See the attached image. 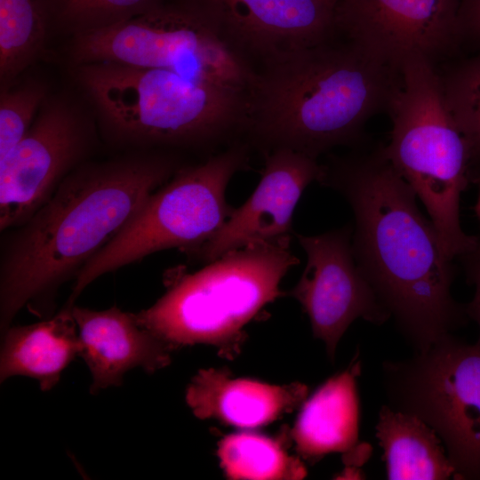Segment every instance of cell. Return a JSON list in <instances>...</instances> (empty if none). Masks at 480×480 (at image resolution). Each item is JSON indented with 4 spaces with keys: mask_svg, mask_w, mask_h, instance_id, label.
<instances>
[{
    "mask_svg": "<svg viewBox=\"0 0 480 480\" xmlns=\"http://www.w3.org/2000/svg\"><path fill=\"white\" fill-rule=\"evenodd\" d=\"M321 1L324 2V4L330 5L331 7H332L334 9V6H335L338 0H321Z\"/></svg>",
    "mask_w": 480,
    "mask_h": 480,
    "instance_id": "obj_28",
    "label": "cell"
},
{
    "mask_svg": "<svg viewBox=\"0 0 480 480\" xmlns=\"http://www.w3.org/2000/svg\"><path fill=\"white\" fill-rule=\"evenodd\" d=\"M102 143L79 91L51 92L25 136L0 160V232L27 221Z\"/></svg>",
    "mask_w": 480,
    "mask_h": 480,
    "instance_id": "obj_10",
    "label": "cell"
},
{
    "mask_svg": "<svg viewBox=\"0 0 480 480\" xmlns=\"http://www.w3.org/2000/svg\"><path fill=\"white\" fill-rule=\"evenodd\" d=\"M388 405L440 437L454 479L480 480V344L448 334L428 349L382 364Z\"/></svg>",
    "mask_w": 480,
    "mask_h": 480,
    "instance_id": "obj_9",
    "label": "cell"
},
{
    "mask_svg": "<svg viewBox=\"0 0 480 480\" xmlns=\"http://www.w3.org/2000/svg\"><path fill=\"white\" fill-rule=\"evenodd\" d=\"M307 264L290 292L308 315L315 338L328 356L357 318L380 325L391 317L359 269L352 248V228L315 236L297 235Z\"/></svg>",
    "mask_w": 480,
    "mask_h": 480,
    "instance_id": "obj_11",
    "label": "cell"
},
{
    "mask_svg": "<svg viewBox=\"0 0 480 480\" xmlns=\"http://www.w3.org/2000/svg\"><path fill=\"white\" fill-rule=\"evenodd\" d=\"M322 165L318 182L340 192L352 209L356 264L414 352L461 327L469 318L452 295L453 260L382 148Z\"/></svg>",
    "mask_w": 480,
    "mask_h": 480,
    "instance_id": "obj_1",
    "label": "cell"
},
{
    "mask_svg": "<svg viewBox=\"0 0 480 480\" xmlns=\"http://www.w3.org/2000/svg\"><path fill=\"white\" fill-rule=\"evenodd\" d=\"M298 263L289 242L250 245L179 277L152 306L134 314L172 349L232 347L243 328L283 295L280 283Z\"/></svg>",
    "mask_w": 480,
    "mask_h": 480,
    "instance_id": "obj_6",
    "label": "cell"
},
{
    "mask_svg": "<svg viewBox=\"0 0 480 480\" xmlns=\"http://www.w3.org/2000/svg\"><path fill=\"white\" fill-rule=\"evenodd\" d=\"M252 148L240 140L182 165L155 190L129 222L77 273L65 305L72 307L100 276L155 252L203 244L234 211L226 198L233 176L249 167Z\"/></svg>",
    "mask_w": 480,
    "mask_h": 480,
    "instance_id": "obj_7",
    "label": "cell"
},
{
    "mask_svg": "<svg viewBox=\"0 0 480 480\" xmlns=\"http://www.w3.org/2000/svg\"><path fill=\"white\" fill-rule=\"evenodd\" d=\"M217 455L230 479H299L306 475L300 461L277 441L255 433L226 436L218 444Z\"/></svg>",
    "mask_w": 480,
    "mask_h": 480,
    "instance_id": "obj_21",
    "label": "cell"
},
{
    "mask_svg": "<svg viewBox=\"0 0 480 480\" xmlns=\"http://www.w3.org/2000/svg\"><path fill=\"white\" fill-rule=\"evenodd\" d=\"M460 0H338L333 27L344 38L397 70L408 57L433 60L460 39Z\"/></svg>",
    "mask_w": 480,
    "mask_h": 480,
    "instance_id": "obj_12",
    "label": "cell"
},
{
    "mask_svg": "<svg viewBox=\"0 0 480 480\" xmlns=\"http://www.w3.org/2000/svg\"><path fill=\"white\" fill-rule=\"evenodd\" d=\"M50 22L41 0H0V84L7 87L44 54Z\"/></svg>",
    "mask_w": 480,
    "mask_h": 480,
    "instance_id": "obj_20",
    "label": "cell"
},
{
    "mask_svg": "<svg viewBox=\"0 0 480 480\" xmlns=\"http://www.w3.org/2000/svg\"><path fill=\"white\" fill-rule=\"evenodd\" d=\"M263 156L255 190L203 244L186 253L191 260L206 264L250 245L290 241L297 204L305 188L319 181L323 165L289 148Z\"/></svg>",
    "mask_w": 480,
    "mask_h": 480,
    "instance_id": "obj_14",
    "label": "cell"
},
{
    "mask_svg": "<svg viewBox=\"0 0 480 480\" xmlns=\"http://www.w3.org/2000/svg\"><path fill=\"white\" fill-rule=\"evenodd\" d=\"M164 1L41 0L51 29H56L69 37L129 20Z\"/></svg>",
    "mask_w": 480,
    "mask_h": 480,
    "instance_id": "obj_22",
    "label": "cell"
},
{
    "mask_svg": "<svg viewBox=\"0 0 480 480\" xmlns=\"http://www.w3.org/2000/svg\"><path fill=\"white\" fill-rule=\"evenodd\" d=\"M445 104L469 151L472 167L480 164V53L441 77Z\"/></svg>",
    "mask_w": 480,
    "mask_h": 480,
    "instance_id": "obj_23",
    "label": "cell"
},
{
    "mask_svg": "<svg viewBox=\"0 0 480 480\" xmlns=\"http://www.w3.org/2000/svg\"><path fill=\"white\" fill-rule=\"evenodd\" d=\"M254 74L334 32L333 8L321 0H182Z\"/></svg>",
    "mask_w": 480,
    "mask_h": 480,
    "instance_id": "obj_13",
    "label": "cell"
},
{
    "mask_svg": "<svg viewBox=\"0 0 480 480\" xmlns=\"http://www.w3.org/2000/svg\"><path fill=\"white\" fill-rule=\"evenodd\" d=\"M459 28L460 39L480 44V0H460Z\"/></svg>",
    "mask_w": 480,
    "mask_h": 480,
    "instance_id": "obj_26",
    "label": "cell"
},
{
    "mask_svg": "<svg viewBox=\"0 0 480 480\" xmlns=\"http://www.w3.org/2000/svg\"><path fill=\"white\" fill-rule=\"evenodd\" d=\"M356 356L343 372L327 380L304 404L292 429L297 452L317 461L332 452L345 455L358 444L359 402Z\"/></svg>",
    "mask_w": 480,
    "mask_h": 480,
    "instance_id": "obj_17",
    "label": "cell"
},
{
    "mask_svg": "<svg viewBox=\"0 0 480 480\" xmlns=\"http://www.w3.org/2000/svg\"><path fill=\"white\" fill-rule=\"evenodd\" d=\"M308 388L301 383L273 385L233 378L224 369H204L190 380L186 401L202 420L252 428L267 425L300 405Z\"/></svg>",
    "mask_w": 480,
    "mask_h": 480,
    "instance_id": "obj_16",
    "label": "cell"
},
{
    "mask_svg": "<svg viewBox=\"0 0 480 480\" xmlns=\"http://www.w3.org/2000/svg\"><path fill=\"white\" fill-rule=\"evenodd\" d=\"M69 66L108 62L172 71L248 91L254 72L182 0H166L129 20L69 37Z\"/></svg>",
    "mask_w": 480,
    "mask_h": 480,
    "instance_id": "obj_8",
    "label": "cell"
},
{
    "mask_svg": "<svg viewBox=\"0 0 480 480\" xmlns=\"http://www.w3.org/2000/svg\"><path fill=\"white\" fill-rule=\"evenodd\" d=\"M79 353L80 340L72 308L64 306L49 320L10 326L4 332L1 382L13 376H25L37 380L42 391H49Z\"/></svg>",
    "mask_w": 480,
    "mask_h": 480,
    "instance_id": "obj_18",
    "label": "cell"
},
{
    "mask_svg": "<svg viewBox=\"0 0 480 480\" xmlns=\"http://www.w3.org/2000/svg\"><path fill=\"white\" fill-rule=\"evenodd\" d=\"M375 429L383 451L387 479L454 478V468L440 437L420 418L384 404Z\"/></svg>",
    "mask_w": 480,
    "mask_h": 480,
    "instance_id": "obj_19",
    "label": "cell"
},
{
    "mask_svg": "<svg viewBox=\"0 0 480 480\" xmlns=\"http://www.w3.org/2000/svg\"><path fill=\"white\" fill-rule=\"evenodd\" d=\"M475 212L480 223V192H479L477 202L476 204Z\"/></svg>",
    "mask_w": 480,
    "mask_h": 480,
    "instance_id": "obj_27",
    "label": "cell"
},
{
    "mask_svg": "<svg viewBox=\"0 0 480 480\" xmlns=\"http://www.w3.org/2000/svg\"><path fill=\"white\" fill-rule=\"evenodd\" d=\"M72 316L80 340L79 356L92 377V394L121 385L130 370L140 367L153 373L171 362L172 348L140 324L134 313L116 307L92 310L75 304Z\"/></svg>",
    "mask_w": 480,
    "mask_h": 480,
    "instance_id": "obj_15",
    "label": "cell"
},
{
    "mask_svg": "<svg viewBox=\"0 0 480 480\" xmlns=\"http://www.w3.org/2000/svg\"><path fill=\"white\" fill-rule=\"evenodd\" d=\"M386 108L393 126L382 151L423 203L445 254L460 259L479 240L460 221L472 164L431 59L415 54L402 62Z\"/></svg>",
    "mask_w": 480,
    "mask_h": 480,
    "instance_id": "obj_5",
    "label": "cell"
},
{
    "mask_svg": "<svg viewBox=\"0 0 480 480\" xmlns=\"http://www.w3.org/2000/svg\"><path fill=\"white\" fill-rule=\"evenodd\" d=\"M48 83L29 76L0 92V160L21 140L51 93Z\"/></svg>",
    "mask_w": 480,
    "mask_h": 480,
    "instance_id": "obj_24",
    "label": "cell"
},
{
    "mask_svg": "<svg viewBox=\"0 0 480 480\" xmlns=\"http://www.w3.org/2000/svg\"><path fill=\"white\" fill-rule=\"evenodd\" d=\"M103 144L119 152L211 156L244 138L249 93L172 71L97 62L69 66Z\"/></svg>",
    "mask_w": 480,
    "mask_h": 480,
    "instance_id": "obj_4",
    "label": "cell"
},
{
    "mask_svg": "<svg viewBox=\"0 0 480 480\" xmlns=\"http://www.w3.org/2000/svg\"><path fill=\"white\" fill-rule=\"evenodd\" d=\"M396 77L397 70L332 34L256 72L244 140L262 155L289 148L317 159L356 142L369 117L387 107Z\"/></svg>",
    "mask_w": 480,
    "mask_h": 480,
    "instance_id": "obj_3",
    "label": "cell"
},
{
    "mask_svg": "<svg viewBox=\"0 0 480 480\" xmlns=\"http://www.w3.org/2000/svg\"><path fill=\"white\" fill-rule=\"evenodd\" d=\"M185 163L165 150H128L75 169L27 221L3 232L0 326L25 307L38 315L58 289L136 214Z\"/></svg>",
    "mask_w": 480,
    "mask_h": 480,
    "instance_id": "obj_2",
    "label": "cell"
},
{
    "mask_svg": "<svg viewBox=\"0 0 480 480\" xmlns=\"http://www.w3.org/2000/svg\"><path fill=\"white\" fill-rule=\"evenodd\" d=\"M460 259L464 263L468 283L475 287L474 297L465 307L468 318L478 325L479 336L476 342L480 344V236L476 245Z\"/></svg>",
    "mask_w": 480,
    "mask_h": 480,
    "instance_id": "obj_25",
    "label": "cell"
}]
</instances>
